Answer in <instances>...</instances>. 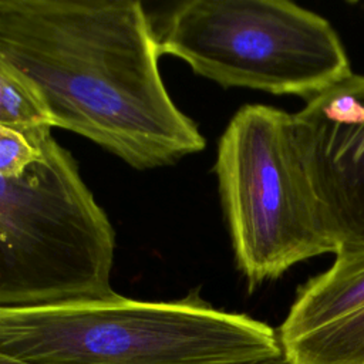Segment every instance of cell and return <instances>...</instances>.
<instances>
[{"label":"cell","mask_w":364,"mask_h":364,"mask_svg":"<svg viewBox=\"0 0 364 364\" xmlns=\"http://www.w3.org/2000/svg\"><path fill=\"white\" fill-rule=\"evenodd\" d=\"M249 364H291V363L286 358V355L282 351L279 354H274V355H270V357H264V358H260V360L249 363Z\"/></svg>","instance_id":"9"},{"label":"cell","mask_w":364,"mask_h":364,"mask_svg":"<svg viewBox=\"0 0 364 364\" xmlns=\"http://www.w3.org/2000/svg\"><path fill=\"white\" fill-rule=\"evenodd\" d=\"M0 364H30V363H26V361H21L18 358H14V357H10L7 354L0 353Z\"/></svg>","instance_id":"10"},{"label":"cell","mask_w":364,"mask_h":364,"mask_svg":"<svg viewBox=\"0 0 364 364\" xmlns=\"http://www.w3.org/2000/svg\"><path fill=\"white\" fill-rule=\"evenodd\" d=\"M213 169L236 266L250 290L296 263L336 253L293 114L260 104L239 108L219 139Z\"/></svg>","instance_id":"4"},{"label":"cell","mask_w":364,"mask_h":364,"mask_svg":"<svg viewBox=\"0 0 364 364\" xmlns=\"http://www.w3.org/2000/svg\"><path fill=\"white\" fill-rule=\"evenodd\" d=\"M0 55L34 88L53 128L129 166H166L205 148L171 98L136 0H0Z\"/></svg>","instance_id":"1"},{"label":"cell","mask_w":364,"mask_h":364,"mask_svg":"<svg viewBox=\"0 0 364 364\" xmlns=\"http://www.w3.org/2000/svg\"><path fill=\"white\" fill-rule=\"evenodd\" d=\"M159 54L225 88L306 101L353 74L328 20L286 0H189L156 30Z\"/></svg>","instance_id":"3"},{"label":"cell","mask_w":364,"mask_h":364,"mask_svg":"<svg viewBox=\"0 0 364 364\" xmlns=\"http://www.w3.org/2000/svg\"><path fill=\"white\" fill-rule=\"evenodd\" d=\"M293 119L334 255L364 252V75L311 97Z\"/></svg>","instance_id":"5"},{"label":"cell","mask_w":364,"mask_h":364,"mask_svg":"<svg viewBox=\"0 0 364 364\" xmlns=\"http://www.w3.org/2000/svg\"><path fill=\"white\" fill-rule=\"evenodd\" d=\"M277 336L291 364H364V252L300 286Z\"/></svg>","instance_id":"6"},{"label":"cell","mask_w":364,"mask_h":364,"mask_svg":"<svg viewBox=\"0 0 364 364\" xmlns=\"http://www.w3.org/2000/svg\"><path fill=\"white\" fill-rule=\"evenodd\" d=\"M0 124L18 129L51 127L34 88L0 55Z\"/></svg>","instance_id":"7"},{"label":"cell","mask_w":364,"mask_h":364,"mask_svg":"<svg viewBox=\"0 0 364 364\" xmlns=\"http://www.w3.org/2000/svg\"><path fill=\"white\" fill-rule=\"evenodd\" d=\"M51 127L18 129L0 124V175L20 178L44 155L53 138Z\"/></svg>","instance_id":"8"},{"label":"cell","mask_w":364,"mask_h":364,"mask_svg":"<svg viewBox=\"0 0 364 364\" xmlns=\"http://www.w3.org/2000/svg\"><path fill=\"white\" fill-rule=\"evenodd\" d=\"M0 353L30 364H249L282 353L263 321L198 291L168 301L105 299L0 307Z\"/></svg>","instance_id":"2"}]
</instances>
